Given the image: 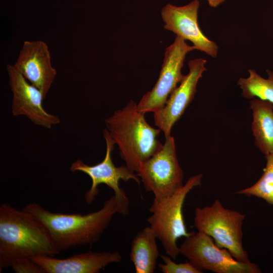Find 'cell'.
<instances>
[{
	"instance_id": "2",
	"label": "cell",
	"mask_w": 273,
	"mask_h": 273,
	"mask_svg": "<svg viewBox=\"0 0 273 273\" xmlns=\"http://www.w3.org/2000/svg\"><path fill=\"white\" fill-rule=\"evenodd\" d=\"M23 209L31 213L44 226L60 252L77 246L96 243L117 213L114 196L105 201L100 209L85 214L54 213L35 202Z\"/></svg>"
},
{
	"instance_id": "4",
	"label": "cell",
	"mask_w": 273,
	"mask_h": 273,
	"mask_svg": "<svg viewBox=\"0 0 273 273\" xmlns=\"http://www.w3.org/2000/svg\"><path fill=\"white\" fill-rule=\"evenodd\" d=\"M202 174L190 177L186 184L172 195L161 199H154L149 211L152 214L147 218L150 226L157 239L161 243L166 253L175 260L179 253L177 240L191 234L187 231L183 208L189 193L201 184Z\"/></svg>"
},
{
	"instance_id": "15",
	"label": "cell",
	"mask_w": 273,
	"mask_h": 273,
	"mask_svg": "<svg viewBox=\"0 0 273 273\" xmlns=\"http://www.w3.org/2000/svg\"><path fill=\"white\" fill-rule=\"evenodd\" d=\"M252 111V130L255 144L265 155L273 153V104L254 98L250 102Z\"/></svg>"
},
{
	"instance_id": "6",
	"label": "cell",
	"mask_w": 273,
	"mask_h": 273,
	"mask_svg": "<svg viewBox=\"0 0 273 273\" xmlns=\"http://www.w3.org/2000/svg\"><path fill=\"white\" fill-rule=\"evenodd\" d=\"M103 135L106 143L104 159L94 165H87L78 159L71 164L70 170L72 172H82L92 179L91 187L85 194L87 204H91L95 201L99 194L98 186L104 184L114 191L117 213L127 215L129 212V200L124 190L120 187L119 181L122 180L126 182L129 179H133L140 185L141 180L127 166L117 167L114 165L111 154L115 143L107 128L104 129Z\"/></svg>"
},
{
	"instance_id": "5",
	"label": "cell",
	"mask_w": 273,
	"mask_h": 273,
	"mask_svg": "<svg viewBox=\"0 0 273 273\" xmlns=\"http://www.w3.org/2000/svg\"><path fill=\"white\" fill-rule=\"evenodd\" d=\"M245 218V214L225 208L216 199L210 206L196 208L194 224L198 231L211 237L218 247L229 250L237 260L250 262L243 245Z\"/></svg>"
},
{
	"instance_id": "19",
	"label": "cell",
	"mask_w": 273,
	"mask_h": 273,
	"mask_svg": "<svg viewBox=\"0 0 273 273\" xmlns=\"http://www.w3.org/2000/svg\"><path fill=\"white\" fill-rule=\"evenodd\" d=\"M164 263H159L158 267L163 273H201L189 261L177 263L168 255H160Z\"/></svg>"
},
{
	"instance_id": "8",
	"label": "cell",
	"mask_w": 273,
	"mask_h": 273,
	"mask_svg": "<svg viewBox=\"0 0 273 273\" xmlns=\"http://www.w3.org/2000/svg\"><path fill=\"white\" fill-rule=\"evenodd\" d=\"M165 139L161 149L144 162L136 173L146 191L152 192L157 199L172 195L184 185L174 139Z\"/></svg>"
},
{
	"instance_id": "16",
	"label": "cell",
	"mask_w": 273,
	"mask_h": 273,
	"mask_svg": "<svg viewBox=\"0 0 273 273\" xmlns=\"http://www.w3.org/2000/svg\"><path fill=\"white\" fill-rule=\"evenodd\" d=\"M157 237L149 226L140 231L133 239L130 258L136 273H153L160 254Z\"/></svg>"
},
{
	"instance_id": "20",
	"label": "cell",
	"mask_w": 273,
	"mask_h": 273,
	"mask_svg": "<svg viewBox=\"0 0 273 273\" xmlns=\"http://www.w3.org/2000/svg\"><path fill=\"white\" fill-rule=\"evenodd\" d=\"M17 273H45L44 270L31 258H24L11 265Z\"/></svg>"
},
{
	"instance_id": "21",
	"label": "cell",
	"mask_w": 273,
	"mask_h": 273,
	"mask_svg": "<svg viewBox=\"0 0 273 273\" xmlns=\"http://www.w3.org/2000/svg\"><path fill=\"white\" fill-rule=\"evenodd\" d=\"M209 6L211 7L215 8L224 2V0H207Z\"/></svg>"
},
{
	"instance_id": "3",
	"label": "cell",
	"mask_w": 273,
	"mask_h": 273,
	"mask_svg": "<svg viewBox=\"0 0 273 273\" xmlns=\"http://www.w3.org/2000/svg\"><path fill=\"white\" fill-rule=\"evenodd\" d=\"M145 115L131 100L105 120L107 129L118 147L121 158L126 166L136 173L142 164L163 146L158 139L161 130L152 127Z\"/></svg>"
},
{
	"instance_id": "9",
	"label": "cell",
	"mask_w": 273,
	"mask_h": 273,
	"mask_svg": "<svg viewBox=\"0 0 273 273\" xmlns=\"http://www.w3.org/2000/svg\"><path fill=\"white\" fill-rule=\"evenodd\" d=\"M196 50L193 46L176 35L173 42L165 49L164 57L158 80L152 89L146 93L137 104L138 109L146 114L153 113L161 109L168 98L180 82L181 73L188 53Z\"/></svg>"
},
{
	"instance_id": "13",
	"label": "cell",
	"mask_w": 273,
	"mask_h": 273,
	"mask_svg": "<svg viewBox=\"0 0 273 273\" xmlns=\"http://www.w3.org/2000/svg\"><path fill=\"white\" fill-rule=\"evenodd\" d=\"M13 66L46 98L57 74L47 43L42 40L25 41Z\"/></svg>"
},
{
	"instance_id": "14",
	"label": "cell",
	"mask_w": 273,
	"mask_h": 273,
	"mask_svg": "<svg viewBox=\"0 0 273 273\" xmlns=\"http://www.w3.org/2000/svg\"><path fill=\"white\" fill-rule=\"evenodd\" d=\"M45 273H98L108 264L120 262L122 256L117 251H88L65 259L50 256L31 258Z\"/></svg>"
},
{
	"instance_id": "10",
	"label": "cell",
	"mask_w": 273,
	"mask_h": 273,
	"mask_svg": "<svg viewBox=\"0 0 273 273\" xmlns=\"http://www.w3.org/2000/svg\"><path fill=\"white\" fill-rule=\"evenodd\" d=\"M199 6L198 0H194L183 6L166 5L161 12L164 28L185 40L190 41L196 50L215 58L218 52V46L205 35L198 24Z\"/></svg>"
},
{
	"instance_id": "18",
	"label": "cell",
	"mask_w": 273,
	"mask_h": 273,
	"mask_svg": "<svg viewBox=\"0 0 273 273\" xmlns=\"http://www.w3.org/2000/svg\"><path fill=\"white\" fill-rule=\"evenodd\" d=\"M265 158L266 165L258 180L236 194L261 198L273 206V153L265 155Z\"/></svg>"
},
{
	"instance_id": "12",
	"label": "cell",
	"mask_w": 273,
	"mask_h": 273,
	"mask_svg": "<svg viewBox=\"0 0 273 273\" xmlns=\"http://www.w3.org/2000/svg\"><path fill=\"white\" fill-rule=\"evenodd\" d=\"M207 61L203 58L188 62L189 72L171 93L164 106L154 113L155 125L169 137L172 126L178 120L194 98L198 81L207 69Z\"/></svg>"
},
{
	"instance_id": "17",
	"label": "cell",
	"mask_w": 273,
	"mask_h": 273,
	"mask_svg": "<svg viewBox=\"0 0 273 273\" xmlns=\"http://www.w3.org/2000/svg\"><path fill=\"white\" fill-rule=\"evenodd\" d=\"M248 77L238 81L242 96L251 100L258 98L273 104V71L266 70L267 78L261 77L253 69L248 70Z\"/></svg>"
},
{
	"instance_id": "11",
	"label": "cell",
	"mask_w": 273,
	"mask_h": 273,
	"mask_svg": "<svg viewBox=\"0 0 273 273\" xmlns=\"http://www.w3.org/2000/svg\"><path fill=\"white\" fill-rule=\"evenodd\" d=\"M7 70L13 94V115L26 116L34 124L48 129L59 123V118L49 113L43 107L45 98L42 93L29 83L13 65L8 64Z\"/></svg>"
},
{
	"instance_id": "1",
	"label": "cell",
	"mask_w": 273,
	"mask_h": 273,
	"mask_svg": "<svg viewBox=\"0 0 273 273\" xmlns=\"http://www.w3.org/2000/svg\"><path fill=\"white\" fill-rule=\"evenodd\" d=\"M60 253L44 226L34 215L6 203L1 205V271L22 259Z\"/></svg>"
},
{
	"instance_id": "7",
	"label": "cell",
	"mask_w": 273,
	"mask_h": 273,
	"mask_svg": "<svg viewBox=\"0 0 273 273\" xmlns=\"http://www.w3.org/2000/svg\"><path fill=\"white\" fill-rule=\"evenodd\" d=\"M179 249V253L201 272L204 270L216 273L261 272L257 264L237 260L229 250L218 247L211 237L203 232H192L185 238Z\"/></svg>"
}]
</instances>
